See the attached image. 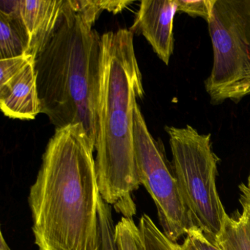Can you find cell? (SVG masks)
Returning <instances> with one entry per match:
<instances>
[{
	"label": "cell",
	"mask_w": 250,
	"mask_h": 250,
	"mask_svg": "<svg viewBox=\"0 0 250 250\" xmlns=\"http://www.w3.org/2000/svg\"><path fill=\"white\" fill-rule=\"evenodd\" d=\"M94 150L81 124L49 140L28 197L39 250H101Z\"/></svg>",
	"instance_id": "obj_1"
},
{
	"label": "cell",
	"mask_w": 250,
	"mask_h": 250,
	"mask_svg": "<svg viewBox=\"0 0 250 250\" xmlns=\"http://www.w3.org/2000/svg\"><path fill=\"white\" fill-rule=\"evenodd\" d=\"M143 78L134 33L102 36V70L97 112L96 169L102 199L124 217L137 214L133 192L141 186L134 147V115L143 99Z\"/></svg>",
	"instance_id": "obj_2"
},
{
	"label": "cell",
	"mask_w": 250,
	"mask_h": 250,
	"mask_svg": "<svg viewBox=\"0 0 250 250\" xmlns=\"http://www.w3.org/2000/svg\"><path fill=\"white\" fill-rule=\"evenodd\" d=\"M71 0L35 58L41 113L56 128L81 124L93 146L102 70V36Z\"/></svg>",
	"instance_id": "obj_3"
},
{
	"label": "cell",
	"mask_w": 250,
	"mask_h": 250,
	"mask_svg": "<svg viewBox=\"0 0 250 250\" xmlns=\"http://www.w3.org/2000/svg\"><path fill=\"white\" fill-rule=\"evenodd\" d=\"M169 135L172 167L181 198L194 225L214 241L227 215L218 194L219 158L212 150L210 134L191 125L165 127Z\"/></svg>",
	"instance_id": "obj_4"
},
{
	"label": "cell",
	"mask_w": 250,
	"mask_h": 250,
	"mask_svg": "<svg viewBox=\"0 0 250 250\" xmlns=\"http://www.w3.org/2000/svg\"><path fill=\"white\" fill-rule=\"evenodd\" d=\"M208 24L211 72L205 81L212 104L250 95V0H216Z\"/></svg>",
	"instance_id": "obj_5"
},
{
	"label": "cell",
	"mask_w": 250,
	"mask_h": 250,
	"mask_svg": "<svg viewBox=\"0 0 250 250\" xmlns=\"http://www.w3.org/2000/svg\"><path fill=\"white\" fill-rule=\"evenodd\" d=\"M134 147L140 184L154 201L162 232L176 243L195 225L181 198L163 144L150 134L138 104L134 109Z\"/></svg>",
	"instance_id": "obj_6"
},
{
	"label": "cell",
	"mask_w": 250,
	"mask_h": 250,
	"mask_svg": "<svg viewBox=\"0 0 250 250\" xmlns=\"http://www.w3.org/2000/svg\"><path fill=\"white\" fill-rule=\"evenodd\" d=\"M176 0H143L130 30H139L159 59L169 65L174 52L173 22Z\"/></svg>",
	"instance_id": "obj_7"
},
{
	"label": "cell",
	"mask_w": 250,
	"mask_h": 250,
	"mask_svg": "<svg viewBox=\"0 0 250 250\" xmlns=\"http://www.w3.org/2000/svg\"><path fill=\"white\" fill-rule=\"evenodd\" d=\"M0 108L5 116L21 121L34 120L41 113L35 60L0 83Z\"/></svg>",
	"instance_id": "obj_8"
},
{
	"label": "cell",
	"mask_w": 250,
	"mask_h": 250,
	"mask_svg": "<svg viewBox=\"0 0 250 250\" xmlns=\"http://www.w3.org/2000/svg\"><path fill=\"white\" fill-rule=\"evenodd\" d=\"M68 0H21V16L28 37L27 55L37 56L56 30Z\"/></svg>",
	"instance_id": "obj_9"
},
{
	"label": "cell",
	"mask_w": 250,
	"mask_h": 250,
	"mask_svg": "<svg viewBox=\"0 0 250 250\" xmlns=\"http://www.w3.org/2000/svg\"><path fill=\"white\" fill-rule=\"evenodd\" d=\"M235 217L228 214L214 243L221 250H250V209L242 207Z\"/></svg>",
	"instance_id": "obj_10"
},
{
	"label": "cell",
	"mask_w": 250,
	"mask_h": 250,
	"mask_svg": "<svg viewBox=\"0 0 250 250\" xmlns=\"http://www.w3.org/2000/svg\"><path fill=\"white\" fill-rule=\"evenodd\" d=\"M28 37L21 16L8 18L0 15V60L27 55Z\"/></svg>",
	"instance_id": "obj_11"
},
{
	"label": "cell",
	"mask_w": 250,
	"mask_h": 250,
	"mask_svg": "<svg viewBox=\"0 0 250 250\" xmlns=\"http://www.w3.org/2000/svg\"><path fill=\"white\" fill-rule=\"evenodd\" d=\"M132 1H109V0H71L74 9L81 14L90 24L94 25L95 21L103 11L116 14Z\"/></svg>",
	"instance_id": "obj_12"
},
{
	"label": "cell",
	"mask_w": 250,
	"mask_h": 250,
	"mask_svg": "<svg viewBox=\"0 0 250 250\" xmlns=\"http://www.w3.org/2000/svg\"><path fill=\"white\" fill-rule=\"evenodd\" d=\"M138 226L145 250H179L178 244L169 240L148 215L140 218Z\"/></svg>",
	"instance_id": "obj_13"
},
{
	"label": "cell",
	"mask_w": 250,
	"mask_h": 250,
	"mask_svg": "<svg viewBox=\"0 0 250 250\" xmlns=\"http://www.w3.org/2000/svg\"><path fill=\"white\" fill-rule=\"evenodd\" d=\"M115 242L118 250H145L140 228L132 219L123 218L115 225Z\"/></svg>",
	"instance_id": "obj_14"
},
{
	"label": "cell",
	"mask_w": 250,
	"mask_h": 250,
	"mask_svg": "<svg viewBox=\"0 0 250 250\" xmlns=\"http://www.w3.org/2000/svg\"><path fill=\"white\" fill-rule=\"evenodd\" d=\"M99 216L101 250H118L115 242V225L112 217V208L102 197L99 200Z\"/></svg>",
	"instance_id": "obj_15"
},
{
	"label": "cell",
	"mask_w": 250,
	"mask_h": 250,
	"mask_svg": "<svg viewBox=\"0 0 250 250\" xmlns=\"http://www.w3.org/2000/svg\"><path fill=\"white\" fill-rule=\"evenodd\" d=\"M178 11L185 13L191 17H202L207 22L213 15L216 0H176Z\"/></svg>",
	"instance_id": "obj_16"
},
{
	"label": "cell",
	"mask_w": 250,
	"mask_h": 250,
	"mask_svg": "<svg viewBox=\"0 0 250 250\" xmlns=\"http://www.w3.org/2000/svg\"><path fill=\"white\" fill-rule=\"evenodd\" d=\"M179 250H221L204 232L194 226L187 232L182 244H178Z\"/></svg>",
	"instance_id": "obj_17"
},
{
	"label": "cell",
	"mask_w": 250,
	"mask_h": 250,
	"mask_svg": "<svg viewBox=\"0 0 250 250\" xmlns=\"http://www.w3.org/2000/svg\"><path fill=\"white\" fill-rule=\"evenodd\" d=\"M239 190L241 191L239 200L241 206L250 209V172L247 184H241L239 186Z\"/></svg>",
	"instance_id": "obj_18"
},
{
	"label": "cell",
	"mask_w": 250,
	"mask_h": 250,
	"mask_svg": "<svg viewBox=\"0 0 250 250\" xmlns=\"http://www.w3.org/2000/svg\"><path fill=\"white\" fill-rule=\"evenodd\" d=\"M0 250H12L7 244L6 240L4 238L3 234L1 232V243H0Z\"/></svg>",
	"instance_id": "obj_19"
}]
</instances>
